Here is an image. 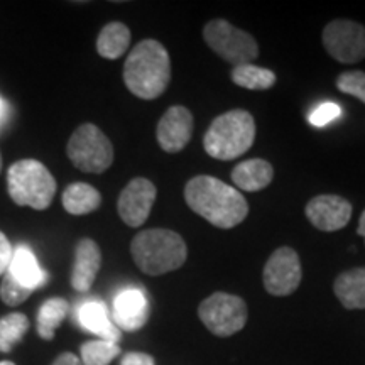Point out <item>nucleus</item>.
I'll list each match as a JSON object with an SVG mask.
<instances>
[{
    "label": "nucleus",
    "instance_id": "nucleus-1",
    "mask_svg": "<svg viewBox=\"0 0 365 365\" xmlns=\"http://www.w3.org/2000/svg\"><path fill=\"white\" fill-rule=\"evenodd\" d=\"M185 200L196 215L218 228H234L249 213L240 191L213 176H196L186 182Z\"/></svg>",
    "mask_w": 365,
    "mask_h": 365
},
{
    "label": "nucleus",
    "instance_id": "nucleus-2",
    "mask_svg": "<svg viewBox=\"0 0 365 365\" xmlns=\"http://www.w3.org/2000/svg\"><path fill=\"white\" fill-rule=\"evenodd\" d=\"M170 80V54L159 41L144 39L132 48L124 65V83L132 95L154 100L166 91Z\"/></svg>",
    "mask_w": 365,
    "mask_h": 365
},
{
    "label": "nucleus",
    "instance_id": "nucleus-3",
    "mask_svg": "<svg viewBox=\"0 0 365 365\" xmlns=\"http://www.w3.org/2000/svg\"><path fill=\"white\" fill-rule=\"evenodd\" d=\"M135 266L149 276H161L182 267L188 257L185 240L168 228H149L139 232L130 242Z\"/></svg>",
    "mask_w": 365,
    "mask_h": 365
},
{
    "label": "nucleus",
    "instance_id": "nucleus-4",
    "mask_svg": "<svg viewBox=\"0 0 365 365\" xmlns=\"http://www.w3.org/2000/svg\"><path fill=\"white\" fill-rule=\"evenodd\" d=\"M255 139V122L247 110H230L212 122L203 139L208 156L230 161L245 154Z\"/></svg>",
    "mask_w": 365,
    "mask_h": 365
},
{
    "label": "nucleus",
    "instance_id": "nucleus-5",
    "mask_svg": "<svg viewBox=\"0 0 365 365\" xmlns=\"http://www.w3.org/2000/svg\"><path fill=\"white\" fill-rule=\"evenodd\" d=\"M7 191L19 207L46 210L56 195V180L38 159H21L7 171Z\"/></svg>",
    "mask_w": 365,
    "mask_h": 365
},
{
    "label": "nucleus",
    "instance_id": "nucleus-6",
    "mask_svg": "<svg viewBox=\"0 0 365 365\" xmlns=\"http://www.w3.org/2000/svg\"><path fill=\"white\" fill-rule=\"evenodd\" d=\"M66 154L83 173L107 171L113 163V145L107 135L93 124H83L73 132L66 145Z\"/></svg>",
    "mask_w": 365,
    "mask_h": 365
},
{
    "label": "nucleus",
    "instance_id": "nucleus-7",
    "mask_svg": "<svg viewBox=\"0 0 365 365\" xmlns=\"http://www.w3.org/2000/svg\"><path fill=\"white\" fill-rule=\"evenodd\" d=\"M203 39L213 53L234 66L250 63L259 54V46L252 36L225 19L210 21L203 29Z\"/></svg>",
    "mask_w": 365,
    "mask_h": 365
},
{
    "label": "nucleus",
    "instance_id": "nucleus-8",
    "mask_svg": "<svg viewBox=\"0 0 365 365\" xmlns=\"http://www.w3.org/2000/svg\"><path fill=\"white\" fill-rule=\"evenodd\" d=\"M247 304L240 296L213 293L202 301L198 317L213 335L227 339L240 331L247 323Z\"/></svg>",
    "mask_w": 365,
    "mask_h": 365
},
{
    "label": "nucleus",
    "instance_id": "nucleus-9",
    "mask_svg": "<svg viewBox=\"0 0 365 365\" xmlns=\"http://www.w3.org/2000/svg\"><path fill=\"white\" fill-rule=\"evenodd\" d=\"M323 46L340 63L362 61L365 58V27L359 22L336 19L323 29Z\"/></svg>",
    "mask_w": 365,
    "mask_h": 365
},
{
    "label": "nucleus",
    "instance_id": "nucleus-10",
    "mask_svg": "<svg viewBox=\"0 0 365 365\" xmlns=\"http://www.w3.org/2000/svg\"><path fill=\"white\" fill-rule=\"evenodd\" d=\"M303 269L299 255L291 247H279L267 259L262 272L264 287L272 296H289L298 289Z\"/></svg>",
    "mask_w": 365,
    "mask_h": 365
},
{
    "label": "nucleus",
    "instance_id": "nucleus-11",
    "mask_svg": "<svg viewBox=\"0 0 365 365\" xmlns=\"http://www.w3.org/2000/svg\"><path fill=\"white\" fill-rule=\"evenodd\" d=\"M156 186L149 180L134 178L118 196V217L132 228L140 227L150 215V210H153V205L156 202Z\"/></svg>",
    "mask_w": 365,
    "mask_h": 365
},
{
    "label": "nucleus",
    "instance_id": "nucleus-12",
    "mask_svg": "<svg viewBox=\"0 0 365 365\" xmlns=\"http://www.w3.org/2000/svg\"><path fill=\"white\" fill-rule=\"evenodd\" d=\"M307 217L322 232H336L349 225L352 205L339 195H318L307 205Z\"/></svg>",
    "mask_w": 365,
    "mask_h": 365
},
{
    "label": "nucleus",
    "instance_id": "nucleus-13",
    "mask_svg": "<svg viewBox=\"0 0 365 365\" xmlns=\"http://www.w3.org/2000/svg\"><path fill=\"white\" fill-rule=\"evenodd\" d=\"M193 134V115L186 107L173 105L159 120L156 137L163 150L170 154L180 153L188 145Z\"/></svg>",
    "mask_w": 365,
    "mask_h": 365
},
{
    "label": "nucleus",
    "instance_id": "nucleus-14",
    "mask_svg": "<svg viewBox=\"0 0 365 365\" xmlns=\"http://www.w3.org/2000/svg\"><path fill=\"white\" fill-rule=\"evenodd\" d=\"M113 325L125 331H137L149 318V303L140 289L129 287L120 291L113 299Z\"/></svg>",
    "mask_w": 365,
    "mask_h": 365
},
{
    "label": "nucleus",
    "instance_id": "nucleus-15",
    "mask_svg": "<svg viewBox=\"0 0 365 365\" xmlns=\"http://www.w3.org/2000/svg\"><path fill=\"white\" fill-rule=\"evenodd\" d=\"M102 267V250L91 239H81L75 249V264L71 271V286L78 293L91 289Z\"/></svg>",
    "mask_w": 365,
    "mask_h": 365
},
{
    "label": "nucleus",
    "instance_id": "nucleus-16",
    "mask_svg": "<svg viewBox=\"0 0 365 365\" xmlns=\"http://www.w3.org/2000/svg\"><path fill=\"white\" fill-rule=\"evenodd\" d=\"M78 322L86 331L95 333L100 340H108L117 344L120 340V330L113 325L102 301H86L78 309Z\"/></svg>",
    "mask_w": 365,
    "mask_h": 365
},
{
    "label": "nucleus",
    "instance_id": "nucleus-17",
    "mask_svg": "<svg viewBox=\"0 0 365 365\" xmlns=\"http://www.w3.org/2000/svg\"><path fill=\"white\" fill-rule=\"evenodd\" d=\"M274 170L264 159H249L237 164L232 171V181L242 191H261L271 185Z\"/></svg>",
    "mask_w": 365,
    "mask_h": 365
},
{
    "label": "nucleus",
    "instance_id": "nucleus-18",
    "mask_svg": "<svg viewBox=\"0 0 365 365\" xmlns=\"http://www.w3.org/2000/svg\"><path fill=\"white\" fill-rule=\"evenodd\" d=\"M333 291L341 307L346 309H365V267L341 272L335 279Z\"/></svg>",
    "mask_w": 365,
    "mask_h": 365
},
{
    "label": "nucleus",
    "instance_id": "nucleus-19",
    "mask_svg": "<svg viewBox=\"0 0 365 365\" xmlns=\"http://www.w3.org/2000/svg\"><path fill=\"white\" fill-rule=\"evenodd\" d=\"M7 271L11 272L22 286L29 287V289L33 291H36L46 282V272L39 267L38 259H36V255L31 252V249L24 247V245H21V247L14 250L12 262Z\"/></svg>",
    "mask_w": 365,
    "mask_h": 365
},
{
    "label": "nucleus",
    "instance_id": "nucleus-20",
    "mask_svg": "<svg viewBox=\"0 0 365 365\" xmlns=\"http://www.w3.org/2000/svg\"><path fill=\"white\" fill-rule=\"evenodd\" d=\"M63 207L70 215H88L102 203V195L86 182H71L61 196Z\"/></svg>",
    "mask_w": 365,
    "mask_h": 365
},
{
    "label": "nucleus",
    "instance_id": "nucleus-21",
    "mask_svg": "<svg viewBox=\"0 0 365 365\" xmlns=\"http://www.w3.org/2000/svg\"><path fill=\"white\" fill-rule=\"evenodd\" d=\"M130 46V31L122 22H110L100 31L97 53L105 59H117Z\"/></svg>",
    "mask_w": 365,
    "mask_h": 365
},
{
    "label": "nucleus",
    "instance_id": "nucleus-22",
    "mask_svg": "<svg viewBox=\"0 0 365 365\" xmlns=\"http://www.w3.org/2000/svg\"><path fill=\"white\" fill-rule=\"evenodd\" d=\"M68 313H70V304L65 298L46 299L38 312V335L41 339L51 341Z\"/></svg>",
    "mask_w": 365,
    "mask_h": 365
},
{
    "label": "nucleus",
    "instance_id": "nucleus-23",
    "mask_svg": "<svg viewBox=\"0 0 365 365\" xmlns=\"http://www.w3.org/2000/svg\"><path fill=\"white\" fill-rule=\"evenodd\" d=\"M230 78L235 85L247 90H269L276 83V75L267 68L255 66L252 63L234 66Z\"/></svg>",
    "mask_w": 365,
    "mask_h": 365
},
{
    "label": "nucleus",
    "instance_id": "nucleus-24",
    "mask_svg": "<svg viewBox=\"0 0 365 365\" xmlns=\"http://www.w3.org/2000/svg\"><path fill=\"white\" fill-rule=\"evenodd\" d=\"M29 331V319L24 313H11L0 318V354H11Z\"/></svg>",
    "mask_w": 365,
    "mask_h": 365
},
{
    "label": "nucleus",
    "instance_id": "nucleus-25",
    "mask_svg": "<svg viewBox=\"0 0 365 365\" xmlns=\"http://www.w3.org/2000/svg\"><path fill=\"white\" fill-rule=\"evenodd\" d=\"M120 355V346L108 340L85 341L80 346L81 365H110Z\"/></svg>",
    "mask_w": 365,
    "mask_h": 365
},
{
    "label": "nucleus",
    "instance_id": "nucleus-26",
    "mask_svg": "<svg viewBox=\"0 0 365 365\" xmlns=\"http://www.w3.org/2000/svg\"><path fill=\"white\" fill-rule=\"evenodd\" d=\"M33 293V289L22 286L9 271L4 274L2 284H0V299H2L7 307H19V304L27 301V298H31Z\"/></svg>",
    "mask_w": 365,
    "mask_h": 365
},
{
    "label": "nucleus",
    "instance_id": "nucleus-27",
    "mask_svg": "<svg viewBox=\"0 0 365 365\" xmlns=\"http://www.w3.org/2000/svg\"><path fill=\"white\" fill-rule=\"evenodd\" d=\"M336 88L341 93L352 95L359 98L360 102L365 103V71H344L336 78Z\"/></svg>",
    "mask_w": 365,
    "mask_h": 365
},
{
    "label": "nucleus",
    "instance_id": "nucleus-28",
    "mask_svg": "<svg viewBox=\"0 0 365 365\" xmlns=\"http://www.w3.org/2000/svg\"><path fill=\"white\" fill-rule=\"evenodd\" d=\"M341 115V107L333 102H325L318 105L314 110L309 113V124L314 127H325L330 122L335 120Z\"/></svg>",
    "mask_w": 365,
    "mask_h": 365
},
{
    "label": "nucleus",
    "instance_id": "nucleus-29",
    "mask_svg": "<svg viewBox=\"0 0 365 365\" xmlns=\"http://www.w3.org/2000/svg\"><path fill=\"white\" fill-rule=\"evenodd\" d=\"M14 257V247L11 240L7 239L4 232H0V276H4L11 266Z\"/></svg>",
    "mask_w": 365,
    "mask_h": 365
},
{
    "label": "nucleus",
    "instance_id": "nucleus-30",
    "mask_svg": "<svg viewBox=\"0 0 365 365\" xmlns=\"http://www.w3.org/2000/svg\"><path fill=\"white\" fill-rule=\"evenodd\" d=\"M120 365H156L154 359L144 352H129L120 360Z\"/></svg>",
    "mask_w": 365,
    "mask_h": 365
},
{
    "label": "nucleus",
    "instance_id": "nucleus-31",
    "mask_svg": "<svg viewBox=\"0 0 365 365\" xmlns=\"http://www.w3.org/2000/svg\"><path fill=\"white\" fill-rule=\"evenodd\" d=\"M51 365H81V360H80V357H76L75 354L65 352V354L58 355Z\"/></svg>",
    "mask_w": 365,
    "mask_h": 365
},
{
    "label": "nucleus",
    "instance_id": "nucleus-32",
    "mask_svg": "<svg viewBox=\"0 0 365 365\" xmlns=\"http://www.w3.org/2000/svg\"><path fill=\"white\" fill-rule=\"evenodd\" d=\"M357 234L360 237H364L365 240V210L362 212V215H360V220H359V228H357Z\"/></svg>",
    "mask_w": 365,
    "mask_h": 365
},
{
    "label": "nucleus",
    "instance_id": "nucleus-33",
    "mask_svg": "<svg viewBox=\"0 0 365 365\" xmlns=\"http://www.w3.org/2000/svg\"><path fill=\"white\" fill-rule=\"evenodd\" d=\"M0 365H16V364L11 362V360H2V362H0Z\"/></svg>",
    "mask_w": 365,
    "mask_h": 365
},
{
    "label": "nucleus",
    "instance_id": "nucleus-34",
    "mask_svg": "<svg viewBox=\"0 0 365 365\" xmlns=\"http://www.w3.org/2000/svg\"><path fill=\"white\" fill-rule=\"evenodd\" d=\"M2 110H4V103H2V100H0V117H2Z\"/></svg>",
    "mask_w": 365,
    "mask_h": 365
},
{
    "label": "nucleus",
    "instance_id": "nucleus-35",
    "mask_svg": "<svg viewBox=\"0 0 365 365\" xmlns=\"http://www.w3.org/2000/svg\"><path fill=\"white\" fill-rule=\"evenodd\" d=\"M0 171H2V154H0Z\"/></svg>",
    "mask_w": 365,
    "mask_h": 365
}]
</instances>
